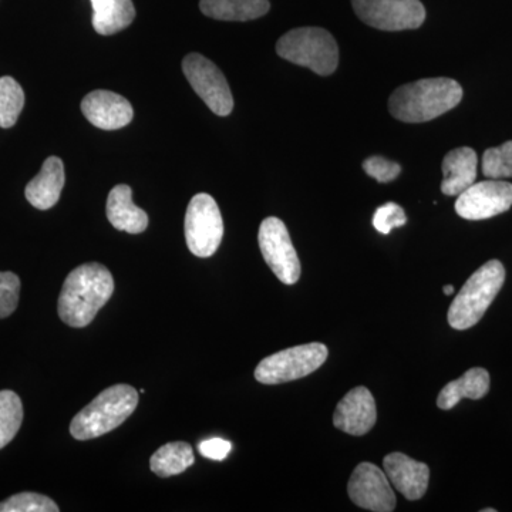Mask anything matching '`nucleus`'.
I'll use <instances>...</instances> for the list:
<instances>
[{
  "mask_svg": "<svg viewBox=\"0 0 512 512\" xmlns=\"http://www.w3.org/2000/svg\"><path fill=\"white\" fill-rule=\"evenodd\" d=\"M113 292V275L106 266L97 262L77 266L67 275L60 292V319L72 328H86L110 301Z\"/></svg>",
  "mask_w": 512,
  "mask_h": 512,
  "instance_id": "nucleus-1",
  "label": "nucleus"
},
{
  "mask_svg": "<svg viewBox=\"0 0 512 512\" xmlns=\"http://www.w3.org/2000/svg\"><path fill=\"white\" fill-rule=\"evenodd\" d=\"M463 87L453 79L434 77L403 84L389 99V111L403 123H426L456 109Z\"/></svg>",
  "mask_w": 512,
  "mask_h": 512,
  "instance_id": "nucleus-2",
  "label": "nucleus"
},
{
  "mask_svg": "<svg viewBox=\"0 0 512 512\" xmlns=\"http://www.w3.org/2000/svg\"><path fill=\"white\" fill-rule=\"evenodd\" d=\"M138 392L128 384H116L103 390L86 407L74 416L70 434L76 440H92L120 427L134 412Z\"/></svg>",
  "mask_w": 512,
  "mask_h": 512,
  "instance_id": "nucleus-3",
  "label": "nucleus"
},
{
  "mask_svg": "<svg viewBox=\"0 0 512 512\" xmlns=\"http://www.w3.org/2000/svg\"><path fill=\"white\" fill-rule=\"evenodd\" d=\"M504 281V265L497 259L478 268L448 309L447 319L451 328L466 330L477 325L503 288Z\"/></svg>",
  "mask_w": 512,
  "mask_h": 512,
  "instance_id": "nucleus-4",
  "label": "nucleus"
},
{
  "mask_svg": "<svg viewBox=\"0 0 512 512\" xmlns=\"http://www.w3.org/2000/svg\"><path fill=\"white\" fill-rule=\"evenodd\" d=\"M276 53L288 62L308 67L319 76H330L338 69L339 46L326 29L289 30L276 43Z\"/></svg>",
  "mask_w": 512,
  "mask_h": 512,
  "instance_id": "nucleus-5",
  "label": "nucleus"
},
{
  "mask_svg": "<svg viewBox=\"0 0 512 512\" xmlns=\"http://www.w3.org/2000/svg\"><path fill=\"white\" fill-rule=\"evenodd\" d=\"M328 348L322 343H308L281 350L265 357L255 369V379L262 384H281L312 375L328 359Z\"/></svg>",
  "mask_w": 512,
  "mask_h": 512,
  "instance_id": "nucleus-6",
  "label": "nucleus"
},
{
  "mask_svg": "<svg viewBox=\"0 0 512 512\" xmlns=\"http://www.w3.org/2000/svg\"><path fill=\"white\" fill-rule=\"evenodd\" d=\"M185 241L191 254L210 258L220 248L224 237V221L220 208L208 194L192 197L185 214Z\"/></svg>",
  "mask_w": 512,
  "mask_h": 512,
  "instance_id": "nucleus-7",
  "label": "nucleus"
},
{
  "mask_svg": "<svg viewBox=\"0 0 512 512\" xmlns=\"http://www.w3.org/2000/svg\"><path fill=\"white\" fill-rule=\"evenodd\" d=\"M352 6L363 23L386 32L419 29L426 20L420 0H352Z\"/></svg>",
  "mask_w": 512,
  "mask_h": 512,
  "instance_id": "nucleus-8",
  "label": "nucleus"
},
{
  "mask_svg": "<svg viewBox=\"0 0 512 512\" xmlns=\"http://www.w3.org/2000/svg\"><path fill=\"white\" fill-rule=\"evenodd\" d=\"M258 241L262 256L276 278L285 285L296 284L301 278V262L284 222L276 217L266 218L259 227Z\"/></svg>",
  "mask_w": 512,
  "mask_h": 512,
  "instance_id": "nucleus-9",
  "label": "nucleus"
},
{
  "mask_svg": "<svg viewBox=\"0 0 512 512\" xmlns=\"http://www.w3.org/2000/svg\"><path fill=\"white\" fill-rule=\"evenodd\" d=\"M183 72L195 93L217 116H229L234 109V97L224 73L207 57L191 53L183 60Z\"/></svg>",
  "mask_w": 512,
  "mask_h": 512,
  "instance_id": "nucleus-10",
  "label": "nucleus"
},
{
  "mask_svg": "<svg viewBox=\"0 0 512 512\" xmlns=\"http://www.w3.org/2000/svg\"><path fill=\"white\" fill-rule=\"evenodd\" d=\"M512 207V184L500 180L474 183L458 195L456 212L468 221H481L503 214Z\"/></svg>",
  "mask_w": 512,
  "mask_h": 512,
  "instance_id": "nucleus-11",
  "label": "nucleus"
},
{
  "mask_svg": "<svg viewBox=\"0 0 512 512\" xmlns=\"http://www.w3.org/2000/svg\"><path fill=\"white\" fill-rule=\"evenodd\" d=\"M348 493L350 500L365 510L392 512L396 508V495L389 478L372 463H362L355 468Z\"/></svg>",
  "mask_w": 512,
  "mask_h": 512,
  "instance_id": "nucleus-12",
  "label": "nucleus"
},
{
  "mask_svg": "<svg viewBox=\"0 0 512 512\" xmlns=\"http://www.w3.org/2000/svg\"><path fill=\"white\" fill-rule=\"evenodd\" d=\"M377 421L376 402L366 387L360 386L350 390L336 407L333 424L336 429L352 434L365 436L375 427Z\"/></svg>",
  "mask_w": 512,
  "mask_h": 512,
  "instance_id": "nucleus-13",
  "label": "nucleus"
},
{
  "mask_svg": "<svg viewBox=\"0 0 512 512\" xmlns=\"http://www.w3.org/2000/svg\"><path fill=\"white\" fill-rule=\"evenodd\" d=\"M84 117L101 130H119L133 120L134 111L130 101L120 94L96 90L82 101Z\"/></svg>",
  "mask_w": 512,
  "mask_h": 512,
  "instance_id": "nucleus-14",
  "label": "nucleus"
},
{
  "mask_svg": "<svg viewBox=\"0 0 512 512\" xmlns=\"http://www.w3.org/2000/svg\"><path fill=\"white\" fill-rule=\"evenodd\" d=\"M384 473L390 484L410 501L420 500L429 487L430 468L403 453L384 457Z\"/></svg>",
  "mask_w": 512,
  "mask_h": 512,
  "instance_id": "nucleus-15",
  "label": "nucleus"
},
{
  "mask_svg": "<svg viewBox=\"0 0 512 512\" xmlns=\"http://www.w3.org/2000/svg\"><path fill=\"white\" fill-rule=\"evenodd\" d=\"M64 181L63 161L59 157H49L43 163L40 173L26 185V200L37 210H50L60 200Z\"/></svg>",
  "mask_w": 512,
  "mask_h": 512,
  "instance_id": "nucleus-16",
  "label": "nucleus"
},
{
  "mask_svg": "<svg viewBox=\"0 0 512 512\" xmlns=\"http://www.w3.org/2000/svg\"><path fill=\"white\" fill-rule=\"evenodd\" d=\"M478 158L476 151L470 147H460L451 150L444 157L443 183L441 192L448 197H458L470 185L476 183Z\"/></svg>",
  "mask_w": 512,
  "mask_h": 512,
  "instance_id": "nucleus-17",
  "label": "nucleus"
},
{
  "mask_svg": "<svg viewBox=\"0 0 512 512\" xmlns=\"http://www.w3.org/2000/svg\"><path fill=\"white\" fill-rule=\"evenodd\" d=\"M107 218L119 231L141 234L148 227L146 211L133 202V191L126 184L116 185L107 198Z\"/></svg>",
  "mask_w": 512,
  "mask_h": 512,
  "instance_id": "nucleus-18",
  "label": "nucleus"
},
{
  "mask_svg": "<svg viewBox=\"0 0 512 512\" xmlns=\"http://www.w3.org/2000/svg\"><path fill=\"white\" fill-rule=\"evenodd\" d=\"M488 390H490V373L483 367H474L464 373L460 379L453 380L444 386L437 397V406L441 410H451L463 399H483Z\"/></svg>",
  "mask_w": 512,
  "mask_h": 512,
  "instance_id": "nucleus-19",
  "label": "nucleus"
},
{
  "mask_svg": "<svg viewBox=\"0 0 512 512\" xmlns=\"http://www.w3.org/2000/svg\"><path fill=\"white\" fill-rule=\"evenodd\" d=\"M201 12L225 22H248L262 18L271 9L269 0H201Z\"/></svg>",
  "mask_w": 512,
  "mask_h": 512,
  "instance_id": "nucleus-20",
  "label": "nucleus"
},
{
  "mask_svg": "<svg viewBox=\"0 0 512 512\" xmlns=\"http://www.w3.org/2000/svg\"><path fill=\"white\" fill-rule=\"evenodd\" d=\"M93 28L101 36H110L128 28L136 18L133 0H90Z\"/></svg>",
  "mask_w": 512,
  "mask_h": 512,
  "instance_id": "nucleus-21",
  "label": "nucleus"
},
{
  "mask_svg": "<svg viewBox=\"0 0 512 512\" xmlns=\"http://www.w3.org/2000/svg\"><path fill=\"white\" fill-rule=\"evenodd\" d=\"M192 447L184 441H174L158 448L150 458V468L158 477H171L184 473L194 464Z\"/></svg>",
  "mask_w": 512,
  "mask_h": 512,
  "instance_id": "nucleus-22",
  "label": "nucleus"
},
{
  "mask_svg": "<svg viewBox=\"0 0 512 512\" xmlns=\"http://www.w3.org/2000/svg\"><path fill=\"white\" fill-rule=\"evenodd\" d=\"M22 421V400L12 390H2L0 392V450L15 439Z\"/></svg>",
  "mask_w": 512,
  "mask_h": 512,
  "instance_id": "nucleus-23",
  "label": "nucleus"
},
{
  "mask_svg": "<svg viewBox=\"0 0 512 512\" xmlns=\"http://www.w3.org/2000/svg\"><path fill=\"white\" fill-rule=\"evenodd\" d=\"M25 106V93L13 77H0V127L15 126Z\"/></svg>",
  "mask_w": 512,
  "mask_h": 512,
  "instance_id": "nucleus-24",
  "label": "nucleus"
},
{
  "mask_svg": "<svg viewBox=\"0 0 512 512\" xmlns=\"http://www.w3.org/2000/svg\"><path fill=\"white\" fill-rule=\"evenodd\" d=\"M483 174L490 180L512 177V141L488 148L483 156Z\"/></svg>",
  "mask_w": 512,
  "mask_h": 512,
  "instance_id": "nucleus-25",
  "label": "nucleus"
},
{
  "mask_svg": "<svg viewBox=\"0 0 512 512\" xmlns=\"http://www.w3.org/2000/svg\"><path fill=\"white\" fill-rule=\"evenodd\" d=\"M55 501L36 493H20L12 495L0 503V512H59Z\"/></svg>",
  "mask_w": 512,
  "mask_h": 512,
  "instance_id": "nucleus-26",
  "label": "nucleus"
},
{
  "mask_svg": "<svg viewBox=\"0 0 512 512\" xmlns=\"http://www.w3.org/2000/svg\"><path fill=\"white\" fill-rule=\"evenodd\" d=\"M20 279L13 272H0V319L8 318L18 308Z\"/></svg>",
  "mask_w": 512,
  "mask_h": 512,
  "instance_id": "nucleus-27",
  "label": "nucleus"
},
{
  "mask_svg": "<svg viewBox=\"0 0 512 512\" xmlns=\"http://www.w3.org/2000/svg\"><path fill=\"white\" fill-rule=\"evenodd\" d=\"M406 222V212L396 202H387L377 208L373 215V227L383 235H389L394 228L403 227Z\"/></svg>",
  "mask_w": 512,
  "mask_h": 512,
  "instance_id": "nucleus-28",
  "label": "nucleus"
},
{
  "mask_svg": "<svg viewBox=\"0 0 512 512\" xmlns=\"http://www.w3.org/2000/svg\"><path fill=\"white\" fill-rule=\"evenodd\" d=\"M363 170L377 183H392L402 173V167L396 161L382 156H372L363 161Z\"/></svg>",
  "mask_w": 512,
  "mask_h": 512,
  "instance_id": "nucleus-29",
  "label": "nucleus"
},
{
  "mask_svg": "<svg viewBox=\"0 0 512 512\" xmlns=\"http://www.w3.org/2000/svg\"><path fill=\"white\" fill-rule=\"evenodd\" d=\"M198 450H200L202 457L210 458V460L214 461H222L231 453L232 444L227 440L220 439V437H214V439L201 441Z\"/></svg>",
  "mask_w": 512,
  "mask_h": 512,
  "instance_id": "nucleus-30",
  "label": "nucleus"
},
{
  "mask_svg": "<svg viewBox=\"0 0 512 512\" xmlns=\"http://www.w3.org/2000/svg\"><path fill=\"white\" fill-rule=\"evenodd\" d=\"M444 295H453L454 293V286L453 285H447L443 288Z\"/></svg>",
  "mask_w": 512,
  "mask_h": 512,
  "instance_id": "nucleus-31",
  "label": "nucleus"
},
{
  "mask_svg": "<svg viewBox=\"0 0 512 512\" xmlns=\"http://www.w3.org/2000/svg\"><path fill=\"white\" fill-rule=\"evenodd\" d=\"M484 512H495V510H493V508H487V510H483Z\"/></svg>",
  "mask_w": 512,
  "mask_h": 512,
  "instance_id": "nucleus-32",
  "label": "nucleus"
}]
</instances>
